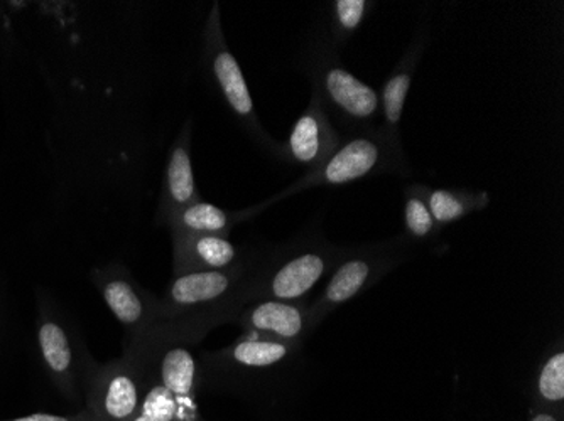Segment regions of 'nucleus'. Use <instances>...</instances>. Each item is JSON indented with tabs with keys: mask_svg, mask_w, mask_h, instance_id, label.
<instances>
[{
	"mask_svg": "<svg viewBox=\"0 0 564 421\" xmlns=\"http://www.w3.org/2000/svg\"><path fill=\"white\" fill-rule=\"evenodd\" d=\"M259 255L261 250H250L242 262L225 270L173 277L160 299V324L182 329L199 342L214 329L232 324L247 306V290Z\"/></svg>",
	"mask_w": 564,
	"mask_h": 421,
	"instance_id": "nucleus-1",
	"label": "nucleus"
},
{
	"mask_svg": "<svg viewBox=\"0 0 564 421\" xmlns=\"http://www.w3.org/2000/svg\"><path fill=\"white\" fill-rule=\"evenodd\" d=\"M303 346L243 334L218 351L198 357L199 389L259 395L297 376Z\"/></svg>",
	"mask_w": 564,
	"mask_h": 421,
	"instance_id": "nucleus-2",
	"label": "nucleus"
},
{
	"mask_svg": "<svg viewBox=\"0 0 564 421\" xmlns=\"http://www.w3.org/2000/svg\"><path fill=\"white\" fill-rule=\"evenodd\" d=\"M345 252L347 246L333 245L315 231L261 250L247 290V306L261 300L306 299L318 281L335 270Z\"/></svg>",
	"mask_w": 564,
	"mask_h": 421,
	"instance_id": "nucleus-3",
	"label": "nucleus"
},
{
	"mask_svg": "<svg viewBox=\"0 0 564 421\" xmlns=\"http://www.w3.org/2000/svg\"><path fill=\"white\" fill-rule=\"evenodd\" d=\"M304 62L312 78L313 93L329 117H337L348 135L379 129V93L341 65L337 47L326 37L310 47Z\"/></svg>",
	"mask_w": 564,
	"mask_h": 421,
	"instance_id": "nucleus-4",
	"label": "nucleus"
},
{
	"mask_svg": "<svg viewBox=\"0 0 564 421\" xmlns=\"http://www.w3.org/2000/svg\"><path fill=\"white\" fill-rule=\"evenodd\" d=\"M379 173L404 174V157L389 147L388 142L380 135L379 129L358 132L344 137L337 151L333 152L318 169L304 174L297 182L284 189L281 195L250 209L256 217L268 206L288 196L297 195L304 189L318 188V186H344Z\"/></svg>",
	"mask_w": 564,
	"mask_h": 421,
	"instance_id": "nucleus-5",
	"label": "nucleus"
},
{
	"mask_svg": "<svg viewBox=\"0 0 564 421\" xmlns=\"http://www.w3.org/2000/svg\"><path fill=\"white\" fill-rule=\"evenodd\" d=\"M145 353L139 339L123 342L122 356L109 363L88 357L84 376L85 408L100 421H129L139 414Z\"/></svg>",
	"mask_w": 564,
	"mask_h": 421,
	"instance_id": "nucleus-6",
	"label": "nucleus"
},
{
	"mask_svg": "<svg viewBox=\"0 0 564 421\" xmlns=\"http://www.w3.org/2000/svg\"><path fill=\"white\" fill-rule=\"evenodd\" d=\"M408 258V239L388 240L372 245L351 246L329 274L323 292L312 300L315 324H322L338 307L354 300L382 280Z\"/></svg>",
	"mask_w": 564,
	"mask_h": 421,
	"instance_id": "nucleus-7",
	"label": "nucleus"
},
{
	"mask_svg": "<svg viewBox=\"0 0 564 421\" xmlns=\"http://www.w3.org/2000/svg\"><path fill=\"white\" fill-rule=\"evenodd\" d=\"M203 63L207 66L208 76L214 81L218 95L224 98L228 110L239 120L247 134L261 147L278 155L281 144L274 142V139L262 129L252 95L247 87L246 76L225 41L218 4L212 8L207 24L203 30Z\"/></svg>",
	"mask_w": 564,
	"mask_h": 421,
	"instance_id": "nucleus-8",
	"label": "nucleus"
},
{
	"mask_svg": "<svg viewBox=\"0 0 564 421\" xmlns=\"http://www.w3.org/2000/svg\"><path fill=\"white\" fill-rule=\"evenodd\" d=\"M91 281L113 318L134 341L160 324V297L142 287L122 263L110 262L91 272Z\"/></svg>",
	"mask_w": 564,
	"mask_h": 421,
	"instance_id": "nucleus-9",
	"label": "nucleus"
},
{
	"mask_svg": "<svg viewBox=\"0 0 564 421\" xmlns=\"http://www.w3.org/2000/svg\"><path fill=\"white\" fill-rule=\"evenodd\" d=\"M232 324L243 334L274 339L303 346L306 339L318 329L313 319L312 300H261L243 307Z\"/></svg>",
	"mask_w": 564,
	"mask_h": 421,
	"instance_id": "nucleus-10",
	"label": "nucleus"
},
{
	"mask_svg": "<svg viewBox=\"0 0 564 421\" xmlns=\"http://www.w3.org/2000/svg\"><path fill=\"white\" fill-rule=\"evenodd\" d=\"M341 141L344 135L333 125L319 98L312 93L306 110L293 123L286 144L279 145L278 157L312 173L337 151Z\"/></svg>",
	"mask_w": 564,
	"mask_h": 421,
	"instance_id": "nucleus-11",
	"label": "nucleus"
},
{
	"mask_svg": "<svg viewBox=\"0 0 564 421\" xmlns=\"http://www.w3.org/2000/svg\"><path fill=\"white\" fill-rule=\"evenodd\" d=\"M192 132V120H186L167 154L160 202L154 218L158 226H166L174 214L202 199L193 174Z\"/></svg>",
	"mask_w": 564,
	"mask_h": 421,
	"instance_id": "nucleus-12",
	"label": "nucleus"
},
{
	"mask_svg": "<svg viewBox=\"0 0 564 421\" xmlns=\"http://www.w3.org/2000/svg\"><path fill=\"white\" fill-rule=\"evenodd\" d=\"M173 277L225 270L242 262L250 250L218 234H173Z\"/></svg>",
	"mask_w": 564,
	"mask_h": 421,
	"instance_id": "nucleus-13",
	"label": "nucleus"
},
{
	"mask_svg": "<svg viewBox=\"0 0 564 421\" xmlns=\"http://www.w3.org/2000/svg\"><path fill=\"white\" fill-rule=\"evenodd\" d=\"M37 341H40L44 363L55 378L56 385L65 392L66 398L75 400L80 395V386L84 391L87 363H76V354L68 331L55 319H46L41 322Z\"/></svg>",
	"mask_w": 564,
	"mask_h": 421,
	"instance_id": "nucleus-14",
	"label": "nucleus"
},
{
	"mask_svg": "<svg viewBox=\"0 0 564 421\" xmlns=\"http://www.w3.org/2000/svg\"><path fill=\"white\" fill-rule=\"evenodd\" d=\"M421 51H423V43L413 44V47L408 51V55L399 62L394 71L386 80L379 95L380 135H382L383 141L388 142L389 147L401 157H404V151H402L399 126H401L402 113H404L405 98H408L409 88H411L414 73H416L417 62L421 58Z\"/></svg>",
	"mask_w": 564,
	"mask_h": 421,
	"instance_id": "nucleus-15",
	"label": "nucleus"
},
{
	"mask_svg": "<svg viewBox=\"0 0 564 421\" xmlns=\"http://www.w3.org/2000/svg\"><path fill=\"white\" fill-rule=\"evenodd\" d=\"M253 217L250 209L246 211H234L228 213L212 202L199 201L186 206L180 213L174 214L167 221L166 228L173 234H218V236H228L230 231Z\"/></svg>",
	"mask_w": 564,
	"mask_h": 421,
	"instance_id": "nucleus-16",
	"label": "nucleus"
},
{
	"mask_svg": "<svg viewBox=\"0 0 564 421\" xmlns=\"http://www.w3.org/2000/svg\"><path fill=\"white\" fill-rule=\"evenodd\" d=\"M564 411V347L563 341L554 342L544 353L531 389V408Z\"/></svg>",
	"mask_w": 564,
	"mask_h": 421,
	"instance_id": "nucleus-17",
	"label": "nucleus"
},
{
	"mask_svg": "<svg viewBox=\"0 0 564 421\" xmlns=\"http://www.w3.org/2000/svg\"><path fill=\"white\" fill-rule=\"evenodd\" d=\"M427 208L433 214L434 223L443 230L456 221L464 220L474 211H480L489 204L487 192L467 191V189L427 188L423 186Z\"/></svg>",
	"mask_w": 564,
	"mask_h": 421,
	"instance_id": "nucleus-18",
	"label": "nucleus"
},
{
	"mask_svg": "<svg viewBox=\"0 0 564 421\" xmlns=\"http://www.w3.org/2000/svg\"><path fill=\"white\" fill-rule=\"evenodd\" d=\"M139 413L158 421H203L198 408L188 407L177 400L170 389L161 385L160 379L149 369L148 357H145L144 378H142Z\"/></svg>",
	"mask_w": 564,
	"mask_h": 421,
	"instance_id": "nucleus-19",
	"label": "nucleus"
},
{
	"mask_svg": "<svg viewBox=\"0 0 564 421\" xmlns=\"http://www.w3.org/2000/svg\"><path fill=\"white\" fill-rule=\"evenodd\" d=\"M402 218H404L405 239L413 242H427L442 231L438 224L434 223L421 184H414L405 189Z\"/></svg>",
	"mask_w": 564,
	"mask_h": 421,
	"instance_id": "nucleus-20",
	"label": "nucleus"
},
{
	"mask_svg": "<svg viewBox=\"0 0 564 421\" xmlns=\"http://www.w3.org/2000/svg\"><path fill=\"white\" fill-rule=\"evenodd\" d=\"M367 0H335L332 4V24L326 40L337 47L354 36L372 9Z\"/></svg>",
	"mask_w": 564,
	"mask_h": 421,
	"instance_id": "nucleus-21",
	"label": "nucleus"
},
{
	"mask_svg": "<svg viewBox=\"0 0 564 421\" xmlns=\"http://www.w3.org/2000/svg\"><path fill=\"white\" fill-rule=\"evenodd\" d=\"M9 421H100L94 413L85 408L80 413L69 414V417H59V414L34 413L28 417L15 418Z\"/></svg>",
	"mask_w": 564,
	"mask_h": 421,
	"instance_id": "nucleus-22",
	"label": "nucleus"
},
{
	"mask_svg": "<svg viewBox=\"0 0 564 421\" xmlns=\"http://www.w3.org/2000/svg\"><path fill=\"white\" fill-rule=\"evenodd\" d=\"M529 421H564V411H554V410L529 411Z\"/></svg>",
	"mask_w": 564,
	"mask_h": 421,
	"instance_id": "nucleus-23",
	"label": "nucleus"
},
{
	"mask_svg": "<svg viewBox=\"0 0 564 421\" xmlns=\"http://www.w3.org/2000/svg\"><path fill=\"white\" fill-rule=\"evenodd\" d=\"M129 421H158V420H152V418H148V417H144V414H135V417H132L131 420Z\"/></svg>",
	"mask_w": 564,
	"mask_h": 421,
	"instance_id": "nucleus-24",
	"label": "nucleus"
}]
</instances>
